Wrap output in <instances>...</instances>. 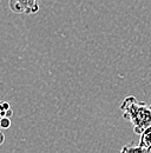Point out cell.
<instances>
[{
	"label": "cell",
	"instance_id": "6da1fadb",
	"mask_svg": "<svg viewBox=\"0 0 151 153\" xmlns=\"http://www.w3.org/2000/svg\"><path fill=\"white\" fill-rule=\"evenodd\" d=\"M123 118L131 123L136 134L151 127V105L139 101L136 97L128 96L120 104Z\"/></svg>",
	"mask_w": 151,
	"mask_h": 153
},
{
	"label": "cell",
	"instance_id": "7a4b0ae2",
	"mask_svg": "<svg viewBox=\"0 0 151 153\" xmlns=\"http://www.w3.org/2000/svg\"><path fill=\"white\" fill-rule=\"evenodd\" d=\"M10 10L14 13L36 14L39 11L38 0H10Z\"/></svg>",
	"mask_w": 151,
	"mask_h": 153
},
{
	"label": "cell",
	"instance_id": "3957f363",
	"mask_svg": "<svg viewBox=\"0 0 151 153\" xmlns=\"http://www.w3.org/2000/svg\"><path fill=\"white\" fill-rule=\"evenodd\" d=\"M138 144L145 150V153H151V127L139 134Z\"/></svg>",
	"mask_w": 151,
	"mask_h": 153
},
{
	"label": "cell",
	"instance_id": "277c9868",
	"mask_svg": "<svg viewBox=\"0 0 151 153\" xmlns=\"http://www.w3.org/2000/svg\"><path fill=\"white\" fill-rule=\"evenodd\" d=\"M122 152H141V153H145V150L139 145V144H135V143H131L126 146H124L122 149Z\"/></svg>",
	"mask_w": 151,
	"mask_h": 153
},
{
	"label": "cell",
	"instance_id": "5b68a950",
	"mask_svg": "<svg viewBox=\"0 0 151 153\" xmlns=\"http://www.w3.org/2000/svg\"><path fill=\"white\" fill-rule=\"evenodd\" d=\"M11 126V120H10V117H2L0 119V128L2 130H6Z\"/></svg>",
	"mask_w": 151,
	"mask_h": 153
},
{
	"label": "cell",
	"instance_id": "8992f818",
	"mask_svg": "<svg viewBox=\"0 0 151 153\" xmlns=\"http://www.w3.org/2000/svg\"><path fill=\"white\" fill-rule=\"evenodd\" d=\"M4 139H5V137H4V134H2V132H0V144H2V141H4Z\"/></svg>",
	"mask_w": 151,
	"mask_h": 153
}]
</instances>
